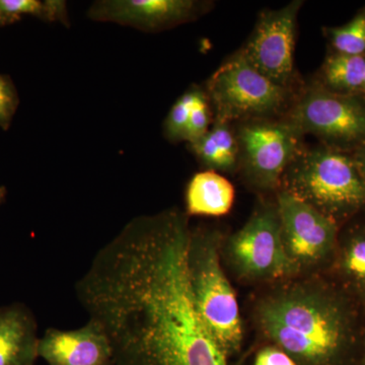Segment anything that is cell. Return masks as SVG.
Returning <instances> with one entry per match:
<instances>
[{
    "instance_id": "6da1fadb",
    "label": "cell",
    "mask_w": 365,
    "mask_h": 365,
    "mask_svg": "<svg viewBox=\"0 0 365 365\" xmlns=\"http://www.w3.org/2000/svg\"><path fill=\"white\" fill-rule=\"evenodd\" d=\"M191 228L177 208L137 216L76 283L79 304L109 337L115 365H235L192 297Z\"/></svg>"
},
{
    "instance_id": "7a4b0ae2",
    "label": "cell",
    "mask_w": 365,
    "mask_h": 365,
    "mask_svg": "<svg viewBox=\"0 0 365 365\" xmlns=\"http://www.w3.org/2000/svg\"><path fill=\"white\" fill-rule=\"evenodd\" d=\"M361 312L319 274L270 285L255 302L253 321L269 344L299 365H345L361 338Z\"/></svg>"
},
{
    "instance_id": "3957f363",
    "label": "cell",
    "mask_w": 365,
    "mask_h": 365,
    "mask_svg": "<svg viewBox=\"0 0 365 365\" xmlns=\"http://www.w3.org/2000/svg\"><path fill=\"white\" fill-rule=\"evenodd\" d=\"M279 190L297 197L340 227L365 213V184L351 153L319 143L288 165Z\"/></svg>"
},
{
    "instance_id": "277c9868",
    "label": "cell",
    "mask_w": 365,
    "mask_h": 365,
    "mask_svg": "<svg viewBox=\"0 0 365 365\" xmlns=\"http://www.w3.org/2000/svg\"><path fill=\"white\" fill-rule=\"evenodd\" d=\"M225 235L215 228H191L187 268L199 317L223 352L234 359L242 351L245 332L239 302L222 264Z\"/></svg>"
},
{
    "instance_id": "5b68a950",
    "label": "cell",
    "mask_w": 365,
    "mask_h": 365,
    "mask_svg": "<svg viewBox=\"0 0 365 365\" xmlns=\"http://www.w3.org/2000/svg\"><path fill=\"white\" fill-rule=\"evenodd\" d=\"M222 258L246 284L270 287L297 277L283 245L276 199L261 200L240 230L225 235Z\"/></svg>"
},
{
    "instance_id": "8992f818",
    "label": "cell",
    "mask_w": 365,
    "mask_h": 365,
    "mask_svg": "<svg viewBox=\"0 0 365 365\" xmlns=\"http://www.w3.org/2000/svg\"><path fill=\"white\" fill-rule=\"evenodd\" d=\"M205 93L215 109V119L235 124L284 116L297 91L265 78L239 50L209 78Z\"/></svg>"
},
{
    "instance_id": "52a82bcc",
    "label": "cell",
    "mask_w": 365,
    "mask_h": 365,
    "mask_svg": "<svg viewBox=\"0 0 365 365\" xmlns=\"http://www.w3.org/2000/svg\"><path fill=\"white\" fill-rule=\"evenodd\" d=\"M239 172L254 191L277 193L288 165L304 148V135L287 118H260L235 124Z\"/></svg>"
},
{
    "instance_id": "ba28073f",
    "label": "cell",
    "mask_w": 365,
    "mask_h": 365,
    "mask_svg": "<svg viewBox=\"0 0 365 365\" xmlns=\"http://www.w3.org/2000/svg\"><path fill=\"white\" fill-rule=\"evenodd\" d=\"M302 134L346 153L365 143V98L331 93L312 81L297 91L284 115Z\"/></svg>"
},
{
    "instance_id": "9c48e42d",
    "label": "cell",
    "mask_w": 365,
    "mask_h": 365,
    "mask_svg": "<svg viewBox=\"0 0 365 365\" xmlns=\"http://www.w3.org/2000/svg\"><path fill=\"white\" fill-rule=\"evenodd\" d=\"M281 235L297 277L319 275L332 263L341 227L317 209L278 190Z\"/></svg>"
},
{
    "instance_id": "30bf717a",
    "label": "cell",
    "mask_w": 365,
    "mask_h": 365,
    "mask_svg": "<svg viewBox=\"0 0 365 365\" xmlns=\"http://www.w3.org/2000/svg\"><path fill=\"white\" fill-rule=\"evenodd\" d=\"M304 1L294 0L279 9L259 14L253 32L241 51L247 61L276 85L295 91L297 16Z\"/></svg>"
},
{
    "instance_id": "8fae6325",
    "label": "cell",
    "mask_w": 365,
    "mask_h": 365,
    "mask_svg": "<svg viewBox=\"0 0 365 365\" xmlns=\"http://www.w3.org/2000/svg\"><path fill=\"white\" fill-rule=\"evenodd\" d=\"M211 6V2L195 0H105L91 6L88 16L98 21L158 32L195 21Z\"/></svg>"
},
{
    "instance_id": "7c38bea8",
    "label": "cell",
    "mask_w": 365,
    "mask_h": 365,
    "mask_svg": "<svg viewBox=\"0 0 365 365\" xmlns=\"http://www.w3.org/2000/svg\"><path fill=\"white\" fill-rule=\"evenodd\" d=\"M38 356L47 365H115L107 333L91 319L72 330L47 329L40 338Z\"/></svg>"
},
{
    "instance_id": "4fadbf2b",
    "label": "cell",
    "mask_w": 365,
    "mask_h": 365,
    "mask_svg": "<svg viewBox=\"0 0 365 365\" xmlns=\"http://www.w3.org/2000/svg\"><path fill=\"white\" fill-rule=\"evenodd\" d=\"M330 279L365 312V220L359 216L340 230Z\"/></svg>"
},
{
    "instance_id": "5bb4252c",
    "label": "cell",
    "mask_w": 365,
    "mask_h": 365,
    "mask_svg": "<svg viewBox=\"0 0 365 365\" xmlns=\"http://www.w3.org/2000/svg\"><path fill=\"white\" fill-rule=\"evenodd\" d=\"M38 324L23 302L0 307V365H34L38 356Z\"/></svg>"
},
{
    "instance_id": "9a60e30c",
    "label": "cell",
    "mask_w": 365,
    "mask_h": 365,
    "mask_svg": "<svg viewBox=\"0 0 365 365\" xmlns=\"http://www.w3.org/2000/svg\"><path fill=\"white\" fill-rule=\"evenodd\" d=\"M235 190L227 178L215 170L197 173L187 185L186 215L220 217L232 210Z\"/></svg>"
},
{
    "instance_id": "2e32d148",
    "label": "cell",
    "mask_w": 365,
    "mask_h": 365,
    "mask_svg": "<svg viewBox=\"0 0 365 365\" xmlns=\"http://www.w3.org/2000/svg\"><path fill=\"white\" fill-rule=\"evenodd\" d=\"M190 145L206 170L230 174L239 170V143L234 123L215 118L207 133Z\"/></svg>"
},
{
    "instance_id": "e0dca14e",
    "label": "cell",
    "mask_w": 365,
    "mask_h": 365,
    "mask_svg": "<svg viewBox=\"0 0 365 365\" xmlns=\"http://www.w3.org/2000/svg\"><path fill=\"white\" fill-rule=\"evenodd\" d=\"M365 58L330 51L317 72L314 81L338 95H362Z\"/></svg>"
},
{
    "instance_id": "ac0fdd59",
    "label": "cell",
    "mask_w": 365,
    "mask_h": 365,
    "mask_svg": "<svg viewBox=\"0 0 365 365\" xmlns=\"http://www.w3.org/2000/svg\"><path fill=\"white\" fill-rule=\"evenodd\" d=\"M331 51L365 58V6L342 26H324Z\"/></svg>"
},
{
    "instance_id": "d6986e66",
    "label": "cell",
    "mask_w": 365,
    "mask_h": 365,
    "mask_svg": "<svg viewBox=\"0 0 365 365\" xmlns=\"http://www.w3.org/2000/svg\"><path fill=\"white\" fill-rule=\"evenodd\" d=\"M0 14L9 24L20 21L23 16L50 21H67L66 2L55 0H0Z\"/></svg>"
},
{
    "instance_id": "ffe728a7",
    "label": "cell",
    "mask_w": 365,
    "mask_h": 365,
    "mask_svg": "<svg viewBox=\"0 0 365 365\" xmlns=\"http://www.w3.org/2000/svg\"><path fill=\"white\" fill-rule=\"evenodd\" d=\"M200 88H194L187 91L173 105L169 115L163 125L165 135L170 143L185 141L187 125H188L190 113L192 111L197 98L200 93Z\"/></svg>"
},
{
    "instance_id": "44dd1931",
    "label": "cell",
    "mask_w": 365,
    "mask_h": 365,
    "mask_svg": "<svg viewBox=\"0 0 365 365\" xmlns=\"http://www.w3.org/2000/svg\"><path fill=\"white\" fill-rule=\"evenodd\" d=\"M213 120L215 119L212 118L211 104L207 95H206L205 91L201 90L195 104L190 113L185 141L191 144L205 135L210 129Z\"/></svg>"
},
{
    "instance_id": "7402d4cb",
    "label": "cell",
    "mask_w": 365,
    "mask_h": 365,
    "mask_svg": "<svg viewBox=\"0 0 365 365\" xmlns=\"http://www.w3.org/2000/svg\"><path fill=\"white\" fill-rule=\"evenodd\" d=\"M18 105V93L11 79L0 76V127L4 130L13 121Z\"/></svg>"
},
{
    "instance_id": "603a6c76",
    "label": "cell",
    "mask_w": 365,
    "mask_h": 365,
    "mask_svg": "<svg viewBox=\"0 0 365 365\" xmlns=\"http://www.w3.org/2000/svg\"><path fill=\"white\" fill-rule=\"evenodd\" d=\"M253 365H299L287 353L274 345H266L257 352Z\"/></svg>"
},
{
    "instance_id": "cb8c5ba5",
    "label": "cell",
    "mask_w": 365,
    "mask_h": 365,
    "mask_svg": "<svg viewBox=\"0 0 365 365\" xmlns=\"http://www.w3.org/2000/svg\"><path fill=\"white\" fill-rule=\"evenodd\" d=\"M350 153H351L355 165H356L357 169H359L365 184V143L355 148V150Z\"/></svg>"
},
{
    "instance_id": "d4e9b609",
    "label": "cell",
    "mask_w": 365,
    "mask_h": 365,
    "mask_svg": "<svg viewBox=\"0 0 365 365\" xmlns=\"http://www.w3.org/2000/svg\"><path fill=\"white\" fill-rule=\"evenodd\" d=\"M6 194L7 190L6 187L0 186V206H1V204L4 202V200H6Z\"/></svg>"
},
{
    "instance_id": "484cf974",
    "label": "cell",
    "mask_w": 365,
    "mask_h": 365,
    "mask_svg": "<svg viewBox=\"0 0 365 365\" xmlns=\"http://www.w3.org/2000/svg\"><path fill=\"white\" fill-rule=\"evenodd\" d=\"M364 340H362V344H364V355H362V362H364V365H365V331L364 333Z\"/></svg>"
},
{
    "instance_id": "4316f807",
    "label": "cell",
    "mask_w": 365,
    "mask_h": 365,
    "mask_svg": "<svg viewBox=\"0 0 365 365\" xmlns=\"http://www.w3.org/2000/svg\"><path fill=\"white\" fill-rule=\"evenodd\" d=\"M6 25H9V23H7L6 19H4V16L0 14V26Z\"/></svg>"
},
{
    "instance_id": "83f0119b",
    "label": "cell",
    "mask_w": 365,
    "mask_h": 365,
    "mask_svg": "<svg viewBox=\"0 0 365 365\" xmlns=\"http://www.w3.org/2000/svg\"><path fill=\"white\" fill-rule=\"evenodd\" d=\"M362 96L365 98V76H364V86H362Z\"/></svg>"
}]
</instances>
